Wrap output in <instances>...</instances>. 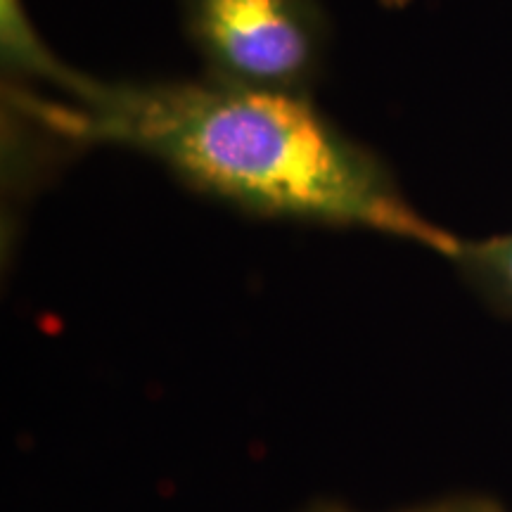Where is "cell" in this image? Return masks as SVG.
<instances>
[{
    "instance_id": "6da1fadb",
    "label": "cell",
    "mask_w": 512,
    "mask_h": 512,
    "mask_svg": "<svg viewBox=\"0 0 512 512\" xmlns=\"http://www.w3.org/2000/svg\"><path fill=\"white\" fill-rule=\"evenodd\" d=\"M67 138L155 157L192 188L271 219L361 228L451 259L460 238L413 209L387 169L299 93L233 83H98L72 76Z\"/></svg>"
},
{
    "instance_id": "7a4b0ae2",
    "label": "cell",
    "mask_w": 512,
    "mask_h": 512,
    "mask_svg": "<svg viewBox=\"0 0 512 512\" xmlns=\"http://www.w3.org/2000/svg\"><path fill=\"white\" fill-rule=\"evenodd\" d=\"M197 46L219 81L299 93L323 53L311 0H183Z\"/></svg>"
},
{
    "instance_id": "3957f363",
    "label": "cell",
    "mask_w": 512,
    "mask_h": 512,
    "mask_svg": "<svg viewBox=\"0 0 512 512\" xmlns=\"http://www.w3.org/2000/svg\"><path fill=\"white\" fill-rule=\"evenodd\" d=\"M448 261L486 306L512 318V233L460 240Z\"/></svg>"
},
{
    "instance_id": "277c9868",
    "label": "cell",
    "mask_w": 512,
    "mask_h": 512,
    "mask_svg": "<svg viewBox=\"0 0 512 512\" xmlns=\"http://www.w3.org/2000/svg\"><path fill=\"white\" fill-rule=\"evenodd\" d=\"M401 512H508V510L489 496L460 494V496L439 498V501H432V503L415 505V508H408Z\"/></svg>"
},
{
    "instance_id": "5b68a950",
    "label": "cell",
    "mask_w": 512,
    "mask_h": 512,
    "mask_svg": "<svg viewBox=\"0 0 512 512\" xmlns=\"http://www.w3.org/2000/svg\"><path fill=\"white\" fill-rule=\"evenodd\" d=\"M302 512H354V510L344 508V505L332 503V501H318V503H311L309 508L302 510Z\"/></svg>"
}]
</instances>
